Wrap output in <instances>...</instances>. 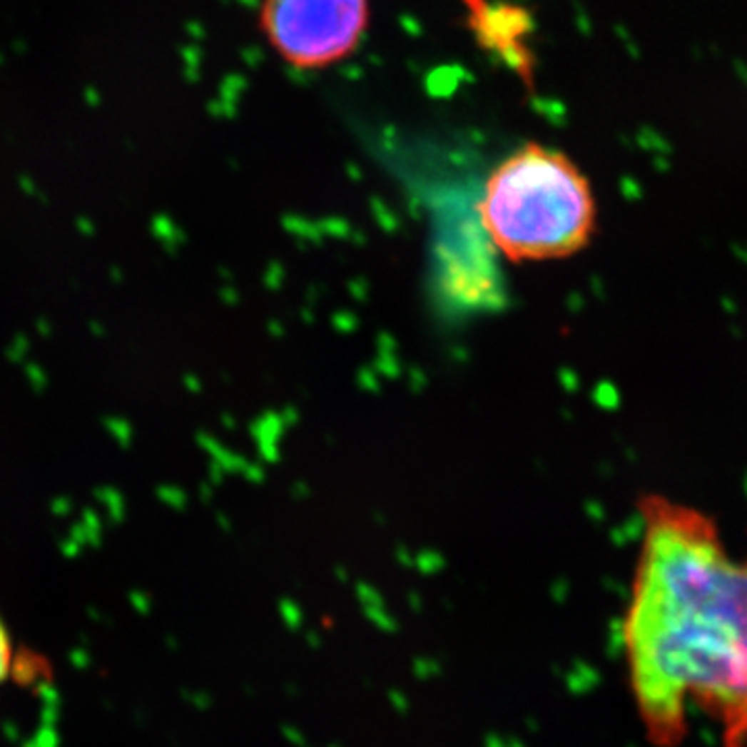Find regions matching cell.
<instances>
[{
	"label": "cell",
	"instance_id": "3",
	"mask_svg": "<svg viewBox=\"0 0 747 747\" xmlns=\"http://www.w3.org/2000/svg\"><path fill=\"white\" fill-rule=\"evenodd\" d=\"M370 0H260V27L291 67L320 68L347 59L363 40Z\"/></svg>",
	"mask_w": 747,
	"mask_h": 747
},
{
	"label": "cell",
	"instance_id": "4",
	"mask_svg": "<svg viewBox=\"0 0 747 747\" xmlns=\"http://www.w3.org/2000/svg\"><path fill=\"white\" fill-rule=\"evenodd\" d=\"M11 666H13V644H11L9 631L0 619V685L9 677Z\"/></svg>",
	"mask_w": 747,
	"mask_h": 747
},
{
	"label": "cell",
	"instance_id": "1",
	"mask_svg": "<svg viewBox=\"0 0 747 747\" xmlns=\"http://www.w3.org/2000/svg\"><path fill=\"white\" fill-rule=\"evenodd\" d=\"M641 542L621 646L637 718L677 747L700 708L723 747H747V557L714 517L660 494L639 500Z\"/></svg>",
	"mask_w": 747,
	"mask_h": 747
},
{
	"label": "cell",
	"instance_id": "2",
	"mask_svg": "<svg viewBox=\"0 0 747 747\" xmlns=\"http://www.w3.org/2000/svg\"><path fill=\"white\" fill-rule=\"evenodd\" d=\"M477 214L492 248L515 264L571 258L591 243L598 225L586 173L565 152L536 141L490 171Z\"/></svg>",
	"mask_w": 747,
	"mask_h": 747
}]
</instances>
